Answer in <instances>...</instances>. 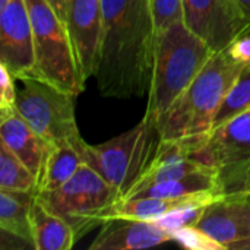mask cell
I'll use <instances>...</instances> for the list:
<instances>
[{"instance_id": "obj_1", "label": "cell", "mask_w": 250, "mask_h": 250, "mask_svg": "<svg viewBox=\"0 0 250 250\" xmlns=\"http://www.w3.org/2000/svg\"><path fill=\"white\" fill-rule=\"evenodd\" d=\"M103 41L95 73L104 97L132 98L149 91L155 25L149 0H101Z\"/></svg>"}, {"instance_id": "obj_2", "label": "cell", "mask_w": 250, "mask_h": 250, "mask_svg": "<svg viewBox=\"0 0 250 250\" xmlns=\"http://www.w3.org/2000/svg\"><path fill=\"white\" fill-rule=\"evenodd\" d=\"M243 69L226 50L214 53L160 119L157 126L161 141H193L208 135L220 105Z\"/></svg>"}, {"instance_id": "obj_3", "label": "cell", "mask_w": 250, "mask_h": 250, "mask_svg": "<svg viewBox=\"0 0 250 250\" xmlns=\"http://www.w3.org/2000/svg\"><path fill=\"white\" fill-rule=\"evenodd\" d=\"M214 51L183 21L155 32L146 113L157 125L192 83Z\"/></svg>"}, {"instance_id": "obj_4", "label": "cell", "mask_w": 250, "mask_h": 250, "mask_svg": "<svg viewBox=\"0 0 250 250\" xmlns=\"http://www.w3.org/2000/svg\"><path fill=\"white\" fill-rule=\"evenodd\" d=\"M160 141L157 122L145 114L133 129L104 144L89 145L81 138L73 146L83 163L125 198L149 168Z\"/></svg>"}, {"instance_id": "obj_5", "label": "cell", "mask_w": 250, "mask_h": 250, "mask_svg": "<svg viewBox=\"0 0 250 250\" xmlns=\"http://www.w3.org/2000/svg\"><path fill=\"white\" fill-rule=\"evenodd\" d=\"M31 16L35 51V78L73 97L85 85L81 81L66 23L47 0H25Z\"/></svg>"}, {"instance_id": "obj_6", "label": "cell", "mask_w": 250, "mask_h": 250, "mask_svg": "<svg viewBox=\"0 0 250 250\" xmlns=\"http://www.w3.org/2000/svg\"><path fill=\"white\" fill-rule=\"evenodd\" d=\"M37 198L73 229L76 240L103 226V214L122 199L120 193L86 164L60 188L37 192Z\"/></svg>"}, {"instance_id": "obj_7", "label": "cell", "mask_w": 250, "mask_h": 250, "mask_svg": "<svg viewBox=\"0 0 250 250\" xmlns=\"http://www.w3.org/2000/svg\"><path fill=\"white\" fill-rule=\"evenodd\" d=\"M73 95L38 79H25L16 97V110L47 142L75 144L81 139L76 126Z\"/></svg>"}, {"instance_id": "obj_8", "label": "cell", "mask_w": 250, "mask_h": 250, "mask_svg": "<svg viewBox=\"0 0 250 250\" xmlns=\"http://www.w3.org/2000/svg\"><path fill=\"white\" fill-rule=\"evenodd\" d=\"M189 157L220 171L250 168V110L227 120L208 135L185 141Z\"/></svg>"}, {"instance_id": "obj_9", "label": "cell", "mask_w": 250, "mask_h": 250, "mask_svg": "<svg viewBox=\"0 0 250 250\" xmlns=\"http://www.w3.org/2000/svg\"><path fill=\"white\" fill-rule=\"evenodd\" d=\"M195 226L224 250H250V189L218 196L204 208Z\"/></svg>"}, {"instance_id": "obj_10", "label": "cell", "mask_w": 250, "mask_h": 250, "mask_svg": "<svg viewBox=\"0 0 250 250\" xmlns=\"http://www.w3.org/2000/svg\"><path fill=\"white\" fill-rule=\"evenodd\" d=\"M185 25L217 53L248 25L237 0H182Z\"/></svg>"}, {"instance_id": "obj_11", "label": "cell", "mask_w": 250, "mask_h": 250, "mask_svg": "<svg viewBox=\"0 0 250 250\" xmlns=\"http://www.w3.org/2000/svg\"><path fill=\"white\" fill-rule=\"evenodd\" d=\"M0 63L16 79L35 78L34 32L25 0H10L0 9Z\"/></svg>"}, {"instance_id": "obj_12", "label": "cell", "mask_w": 250, "mask_h": 250, "mask_svg": "<svg viewBox=\"0 0 250 250\" xmlns=\"http://www.w3.org/2000/svg\"><path fill=\"white\" fill-rule=\"evenodd\" d=\"M103 23L101 0H70L66 16V28L83 85L89 78L95 76L98 69Z\"/></svg>"}, {"instance_id": "obj_13", "label": "cell", "mask_w": 250, "mask_h": 250, "mask_svg": "<svg viewBox=\"0 0 250 250\" xmlns=\"http://www.w3.org/2000/svg\"><path fill=\"white\" fill-rule=\"evenodd\" d=\"M173 242V236L155 221L114 218L103 229L89 246L91 250H139Z\"/></svg>"}, {"instance_id": "obj_14", "label": "cell", "mask_w": 250, "mask_h": 250, "mask_svg": "<svg viewBox=\"0 0 250 250\" xmlns=\"http://www.w3.org/2000/svg\"><path fill=\"white\" fill-rule=\"evenodd\" d=\"M0 141L34 173L38 182L53 144L41 138L16 108L0 111Z\"/></svg>"}, {"instance_id": "obj_15", "label": "cell", "mask_w": 250, "mask_h": 250, "mask_svg": "<svg viewBox=\"0 0 250 250\" xmlns=\"http://www.w3.org/2000/svg\"><path fill=\"white\" fill-rule=\"evenodd\" d=\"M31 227L35 250H69L78 242L73 229L47 209L37 193L31 207Z\"/></svg>"}, {"instance_id": "obj_16", "label": "cell", "mask_w": 250, "mask_h": 250, "mask_svg": "<svg viewBox=\"0 0 250 250\" xmlns=\"http://www.w3.org/2000/svg\"><path fill=\"white\" fill-rule=\"evenodd\" d=\"M83 160L69 142L53 145L37 182V192H48L70 180L83 166Z\"/></svg>"}, {"instance_id": "obj_17", "label": "cell", "mask_w": 250, "mask_h": 250, "mask_svg": "<svg viewBox=\"0 0 250 250\" xmlns=\"http://www.w3.org/2000/svg\"><path fill=\"white\" fill-rule=\"evenodd\" d=\"M35 193L37 192H13L0 189V229L25 239L32 246L31 207L35 199Z\"/></svg>"}, {"instance_id": "obj_18", "label": "cell", "mask_w": 250, "mask_h": 250, "mask_svg": "<svg viewBox=\"0 0 250 250\" xmlns=\"http://www.w3.org/2000/svg\"><path fill=\"white\" fill-rule=\"evenodd\" d=\"M0 189L13 192H37L34 173L0 142Z\"/></svg>"}, {"instance_id": "obj_19", "label": "cell", "mask_w": 250, "mask_h": 250, "mask_svg": "<svg viewBox=\"0 0 250 250\" xmlns=\"http://www.w3.org/2000/svg\"><path fill=\"white\" fill-rule=\"evenodd\" d=\"M248 110H250V66L245 67L240 72V75L231 85L230 91L227 92L223 104L220 105V108L215 114L212 129L218 127L220 125L226 123L227 120H230Z\"/></svg>"}, {"instance_id": "obj_20", "label": "cell", "mask_w": 250, "mask_h": 250, "mask_svg": "<svg viewBox=\"0 0 250 250\" xmlns=\"http://www.w3.org/2000/svg\"><path fill=\"white\" fill-rule=\"evenodd\" d=\"M149 4L157 32L183 21L182 0H149Z\"/></svg>"}, {"instance_id": "obj_21", "label": "cell", "mask_w": 250, "mask_h": 250, "mask_svg": "<svg viewBox=\"0 0 250 250\" xmlns=\"http://www.w3.org/2000/svg\"><path fill=\"white\" fill-rule=\"evenodd\" d=\"M173 240L183 248L195 250H224L220 243L211 239L196 226H188L173 233Z\"/></svg>"}, {"instance_id": "obj_22", "label": "cell", "mask_w": 250, "mask_h": 250, "mask_svg": "<svg viewBox=\"0 0 250 250\" xmlns=\"http://www.w3.org/2000/svg\"><path fill=\"white\" fill-rule=\"evenodd\" d=\"M204 208L205 207L177 209V211H173V212L164 215L163 218L157 220L155 223L173 236V233L176 230H180V229L188 227V226H195L198 223V220L201 218Z\"/></svg>"}, {"instance_id": "obj_23", "label": "cell", "mask_w": 250, "mask_h": 250, "mask_svg": "<svg viewBox=\"0 0 250 250\" xmlns=\"http://www.w3.org/2000/svg\"><path fill=\"white\" fill-rule=\"evenodd\" d=\"M224 50L234 62L243 67L250 66V23L243 28V31Z\"/></svg>"}, {"instance_id": "obj_24", "label": "cell", "mask_w": 250, "mask_h": 250, "mask_svg": "<svg viewBox=\"0 0 250 250\" xmlns=\"http://www.w3.org/2000/svg\"><path fill=\"white\" fill-rule=\"evenodd\" d=\"M15 79L16 78L10 73V70L0 63V111L16 108L18 92L15 89Z\"/></svg>"}, {"instance_id": "obj_25", "label": "cell", "mask_w": 250, "mask_h": 250, "mask_svg": "<svg viewBox=\"0 0 250 250\" xmlns=\"http://www.w3.org/2000/svg\"><path fill=\"white\" fill-rule=\"evenodd\" d=\"M1 249H25V248H29V249H34V246L26 242L25 239L10 233V231H6V230H1Z\"/></svg>"}, {"instance_id": "obj_26", "label": "cell", "mask_w": 250, "mask_h": 250, "mask_svg": "<svg viewBox=\"0 0 250 250\" xmlns=\"http://www.w3.org/2000/svg\"><path fill=\"white\" fill-rule=\"evenodd\" d=\"M47 3L51 6L54 13L66 23V16H67V9H69L70 0H47Z\"/></svg>"}, {"instance_id": "obj_27", "label": "cell", "mask_w": 250, "mask_h": 250, "mask_svg": "<svg viewBox=\"0 0 250 250\" xmlns=\"http://www.w3.org/2000/svg\"><path fill=\"white\" fill-rule=\"evenodd\" d=\"M243 13H245V18L248 21V23H250V0H237Z\"/></svg>"}, {"instance_id": "obj_28", "label": "cell", "mask_w": 250, "mask_h": 250, "mask_svg": "<svg viewBox=\"0 0 250 250\" xmlns=\"http://www.w3.org/2000/svg\"><path fill=\"white\" fill-rule=\"evenodd\" d=\"M9 1H10V0H0V9H3Z\"/></svg>"}]
</instances>
